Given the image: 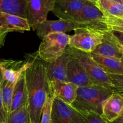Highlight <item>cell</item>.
Here are the masks:
<instances>
[{
  "instance_id": "cell-17",
  "label": "cell",
  "mask_w": 123,
  "mask_h": 123,
  "mask_svg": "<svg viewBox=\"0 0 123 123\" xmlns=\"http://www.w3.org/2000/svg\"><path fill=\"white\" fill-rule=\"evenodd\" d=\"M0 28L9 32L12 31L24 32V31H30L31 28L25 18L0 12Z\"/></svg>"
},
{
  "instance_id": "cell-1",
  "label": "cell",
  "mask_w": 123,
  "mask_h": 123,
  "mask_svg": "<svg viewBox=\"0 0 123 123\" xmlns=\"http://www.w3.org/2000/svg\"><path fill=\"white\" fill-rule=\"evenodd\" d=\"M32 64L25 72L31 123H40L42 109L47 99L52 96L45 64L37 54L31 56Z\"/></svg>"
},
{
  "instance_id": "cell-32",
  "label": "cell",
  "mask_w": 123,
  "mask_h": 123,
  "mask_svg": "<svg viewBox=\"0 0 123 123\" xmlns=\"http://www.w3.org/2000/svg\"><path fill=\"white\" fill-rule=\"evenodd\" d=\"M88 1H91V2H93V3L96 4V3H97V1H98V0H88Z\"/></svg>"
},
{
  "instance_id": "cell-19",
  "label": "cell",
  "mask_w": 123,
  "mask_h": 123,
  "mask_svg": "<svg viewBox=\"0 0 123 123\" xmlns=\"http://www.w3.org/2000/svg\"><path fill=\"white\" fill-rule=\"evenodd\" d=\"M90 54L92 59L108 74H123V64L121 60L104 57L92 53Z\"/></svg>"
},
{
  "instance_id": "cell-22",
  "label": "cell",
  "mask_w": 123,
  "mask_h": 123,
  "mask_svg": "<svg viewBox=\"0 0 123 123\" xmlns=\"http://www.w3.org/2000/svg\"><path fill=\"white\" fill-rule=\"evenodd\" d=\"M17 82H10L2 79L0 80V90L3 101L4 107L7 114H9L10 112L13 92Z\"/></svg>"
},
{
  "instance_id": "cell-10",
  "label": "cell",
  "mask_w": 123,
  "mask_h": 123,
  "mask_svg": "<svg viewBox=\"0 0 123 123\" xmlns=\"http://www.w3.org/2000/svg\"><path fill=\"white\" fill-rule=\"evenodd\" d=\"M32 64L31 56L25 61L0 60V72L2 79L15 83Z\"/></svg>"
},
{
  "instance_id": "cell-34",
  "label": "cell",
  "mask_w": 123,
  "mask_h": 123,
  "mask_svg": "<svg viewBox=\"0 0 123 123\" xmlns=\"http://www.w3.org/2000/svg\"><path fill=\"white\" fill-rule=\"evenodd\" d=\"M2 79V76H1V72H0V80Z\"/></svg>"
},
{
  "instance_id": "cell-18",
  "label": "cell",
  "mask_w": 123,
  "mask_h": 123,
  "mask_svg": "<svg viewBox=\"0 0 123 123\" xmlns=\"http://www.w3.org/2000/svg\"><path fill=\"white\" fill-rule=\"evenodd\" d=\"M26 103H28V97L24 72L14 87L10 113L14 111Z\"/></svg>"
},
{
  "instance_id": "cell-31",
  "label": "cell",
  "mask_w": 123,
  "mask_h": 123,
  "mask_svg": "<svg viewBox=\"0 0 123 123\" xmlns=\"http://www.w3.org/2000/svg\"><path fill=\"white\" fill-rule=\"evenodd\" d=\"M108 123H123V118L120 117L112 122H108Z\"/></svg>"
},
{
  "instance_id": "cell-2",
  "label": "cell",
  "mask_w": 123,
  "mask_h": 123,
  "mask_svg": "<svg viewBox=\"0 0 123 123\" xmlns=\"http://www.w3.org/2000/svg\"><path fill=\"white\" fill-rule=\"evenodd\" d=\"M113 92L109 89L97 85L78 87L76 97L72 105L84 114L94 112L102 115L103 103Z\"/></svg>"
},
{
  "instance_id": "cell-26",
  "label": "cell",
  "mask_w": 123,
  "mask_h": 123,
  "mask_svg": "<svg viewBox=\"0 0 123 123\" xmlns=\"http://www.w3.org/2000/svg\"><path fill=\"white\" fill-rule=\"evenodd\" d=\"M108 75L114 86L113 92L123 97V74H108Z\"/></svg>"
},
{
  "instance_id": "cell-33",
  "label": "cell",
  "mask_w": 123,
  "mask_h": 123,
  "mask_svg": "<svg viewBox=\"0 0 123 123\" xmlns=\"http://www.w3.org/2000/svg\"><path fill=\"white\" fill-rule=\"evenodd\" d=\"M113 1H117V2H121V0H113Z\"/></svg>"
},
{
  "instance_id": "cell-27",
  "label": "cell",
  "mask_w": 123,
  "mask_h": 123,
  "mask_svg": "<svg viewBox=\"0 0 123 123\" xmlns=\"http://www.w3.org/2000/svg\"><path fill=\"white\" fill-rule=\"evenodd\" d=\"M88 123H108V121L102 115L94 112H89L85 114Z\"/></svg>"
},
{
  "instance_id": "cell-9",
  "label": "cell",
  "mask_w": 123,
  "mask_h": 123,
  "mask_svg": "<svg viewBox=\"0 0 123 123\" xmlns=\"http://www.w3.org/2000/svg\"><path fill=\"white\" fill-rule=\"evenodd\" d=\"M55 0H25L26 19L30 26L46 20L48 13L52 12Z\"/></svg>"
},
{
  "instance_id": "cell-40",
  "label": "cell",
  "mask_w": 123,
  "mask_h": 123,
  "mask_svg": "<svg viewBox=\"0 0 123 123\" xmlns=\"http://www.w3.org/2000/svg\"></svg>"
},
{
  "instance_id": "cell-13",
  "label": "cell",
  "mask_w": 123,
  "mask_h": 123,
  "mask_svg": "<svg viewBox=\"0 0 123 123\" xmlns=\"http://www.w3.org/2000/svg\"><path fill=\"white\" fill-rule=\"evenodd\" d=\"M71 55L66 50L65 52L52 62H45L46 74L49 82H68L66 74V66Z\"/></svg>"
},
{
  "instance_id": "cell-23",
  "label": "cell",
  "mask_w": 123,
  "mask_h": 123,
  "mask_svg": "<svg viewBox=\"0 0 123 123\" xmlns=\"http://www.w3.org/2000/svg\"><path fill=\"white\" fill-rule=\"evenodd\" d=\"M7 123H31L28 103L8 114Z\"/></svg>"
},
{
  "instance_id": "cell-38",
  "label": "cell",
  "mask_w": 123,
  "mask_h": 123,
  "mask_svg": "<svg viewBox=\"0 0 123 123\" xmlns=\"http://www.w3.org/2000/svg\"><path fill=\"white\" fill-rule=\"evenodd\" d=\"M121 61H122V63H123V58L121 59Z\"/></svg>"
},
{
  "instance_id": "cell-3",
  "label": "cell",
  "mask_w": 123,
  "mask_h": 123,
  "mask_svg": "<svg viewBox=\"0 0 123 123\" xmlns=\"http://www.w3.org/2000/svg\"><path fill=\"white\" fill-rule=\"evenodd\" d=\"M66 50L79 60L95 85L106 88L113 91L114 86L108 74L92 59L90 54L77 50L69 46Z\"/></svg>"
},
{
  "instance_id": "cell-11",
  "label": "cell",
  "mask_w": 123,
  "mask_h": 123,
  "mask_svg": "<svg viewBox=\"0 0 123 123\" xmlns=\"http://www.w3.org/2000/svg\"><path fill=\"white\" fill-rule=\"evenodd\" d=\"M66 74L68 82L72 83L77 87L95 85L79 60L72 55L66 66Z\"/></svg>"
},
{
  "instance_id": "cell-15",
  "label": "cell",
  "mask_w": 123,
  "mask_h": 123,
  "mask_svg": "<svg viewBox=\"0 0 123 123\" xmlns=\"http://www.w3.org/2000/svg\"><path fill=\"white\" fill-rule=\"evenodd\" d=\"M123 111V97L113 92L102 106V117L108 122H112L121 117Z\"/></svg>"
},
{
  "instance_id": "cell-24",
  "label": "cell",
  "mask_w": 123,
  "mask_h": 123,
  "mask_svg": "<svg viewBox=\"0 0 123 123\" xmlns=\"http://www.w3.org/2000/svg\"><path fill=\"white\" fill-rule=\"evenodd\" d=\"M105 14V22L108 25L110 30L120 31L123 32V19L121 18L112 16L108 14Z\"/></svg>"
},
{
  "instance_id": "cell-16",
  "label": "cell",
  "mask_w": 123,
  "mask_h": 123,
  "mask_svg": "<svg viewBox=\"0 0 123 123\" xmlns=\"http://www.w3.org/2000/svg\"><path fill=\"white\" fill-rule=\"evenodd\" d=\"M50 83L52 97L67 104L72 105L76 97V86L69 82H53Z\"/></svg>"
},
{
  "instance_id": "cell-14",
  "label": "cell",
  "mask_w": 123,
  "mask_h": 123,
  "mask_svg": "<svg viewBox=\"0 0 123 123\" xmlns=\"http://www.w3.org/2000/svg\"><path fill=\"white\" fill-rule=\"evenodd\" d=\"M92 54L118 60L123 58L121 46L114 39L110 30L103 32L102 43L95 49Z\"/></svg>"
},
{
  "instance_id": "cell-39",
  "label": "cell",
  "mask_w": 123,
  "mask_h": 123,
  "mask_svg": "<svg viewBox=\"0 0 123 123\" xmlns=\"http://www.w3.org/2000/svg\"></svg>"
},
{
  "instance_id": "cell-7",
  "label": "cell",
  "mask_w": 123,
  "mask_h": 123,
  "mask_svg": "<svg viewBox=\"0 0 123 123\" xmlns=\"http://www.w3.org/2000/svg\"><path fill=\"white\" fill-rule=\"evenodd\" d=\"M52 120L53 123H88L85 114L77 110L72 105L54 97Z\"/></svg>"
},
{
  "instance_id": "cell-21",
  "label": "cell",
  "mask_w": 123,
  "mask_h": 123,
  "mask_svg": "<svg viewBox=\"0 0 123 123\" xmlns=\"http://www.w3.org/2000/svg\"><path fill=\"white\" fill-rule=\"evenodd\" d=\"M96 5L106 14L123 18V4L113 0H98Z\"/></svg>"
},
{
  "instance_id": "cell-20",
  "label": "cell",
  "mask_w": 123,
  "mask_h": 123,
  "mask_svg": "<svg viewBox=\"0 0 123 123\" xmlns=\"http://www.w3.org/2000/svg\"><path fill=\"white\" fill-rule=\"evenodd\" d=\"M0 12L26 19L25 0H0Z\"/></svg>"
},
{
  "instance_id": "cell-5",
  "label": "cell",
  "mask_w": 123,
  "mask_h": 123,
  "mask_svg": "<svg viewBox=\"0 0 123 123\" xmlns=\"http://www.w3.org/2000/svg\"><path fill=\"white\" fill-rule=\"evenodd\" d=\"M74 34L69 36L68 46L77 50L90 54L102 43L104 31L81 27L74 30Z\"/></svg>"
},
{
  "instance_id": "cell-8",
  "label": "cell",
  "mask_w": 123,
  "mask_h": 123,
  "mask_svg": "<svg viewBox=\"0 0 123 123\" xmlns=\"http://www.w3.org/2000/svg\"><path fill=\"white\" fill-rule=\"evenodd\" d=\"M81 27L87 28V26L75 21L59 19L56 20L46 19L31 28L34 31H36L37 36L40 39H42L49 34L59 32L66 33V32L74 31Z\"/></svg>"
},
{
  "instance_id": "cell-28",
  "label": "cell",
  "mask_w": 123,
  "mask_h": 123,
  "mask_svg": "<svg viewBox=\"0 0 123 123\" xmlns=\"http://www.w3.org/2000/svg\"><path fill=\"white\" fill-rule=\"evenodd\" d=\"M7 116H8V114H7L4 109L1 90H0V123H7Z\"/></svg>"
},
{
  "instance_id": "cell-25",
  "label": "cell",
  "mask_w": 123,
  "mask_h": 123,
  "mask_svg": "<svg viewBox=\"0 0 123 123\" xmlns=\"http://www.w3.org/2000/svg\"><path fill=\"white\" fill-rule=\"evenodd\" d=\"M53 97L48 98L42 109V117L40 123H53L52 120V108Z\"/></svg>"
},
{
  "instance_id": "cell-30",
  "label": "cell",
  "mask_w": 123,
  "mask_h": 123,
  "mask_svg": "<svg viewBox=\"0 0 123 123\" xmlns=\"http://www.w3.org/2000/svg\"><path fill=\"white\" fill-rule=\"evenodd\" d=\"M8 32H9L6 31V30L0 28V48L3 46L4 44L6 36Z\"/></svg>"
},
{
  "instance_id": "cell-37",
  "label": "cell",
  "mask_w": 123,
  "mask_h": 123,
  "mask_svg": "<svg viewBox=\"0 0 123 123\" xmlns=\"http://www.w3.org/2000/svg\"><path fill=\"white\" fill-rule=\"evenodd\" d=\"M121 3L123 4V0H121Z\"/></svg>"
},
{
  "instance_id": "cell-36",
  "label": "cell",
  "mask_w": 123,
  "mask_h": 123,
  "mask_svg": "<svg viewBox=\"0 0 123 123\" xmlns=\"http://www.w3.org/2000/svg\"><path fill=\"white\" fill-rule=\"evenodd\" d=\"M121 117H122V118H123V113H122V115H121Z\"/></svg>"
},
{
  "instance_id": "cell-35",
  "label": "cell",
  "mask_w": 123,
  "mask_h": 123,
  "mask_svg": "<svg viewBox=\"0 0 123 123\" xmlns=\"http://www.w3.org/2000/svg\"><path fill=\"white\" fill-rule=\"evenodd\" d=\"M121 50H122V52H123V47L121 46Z\"/></svg>"
},
{
  "instance_id": "cell-29",
  "label": "cell",
  "mask_w": 123,
  "mask_h": 123,
  "mask_svg": "<svg viewBox=\"0 0 123 123\" xmlns=\"http://www.w3.org/2000/svg\"><path fill=\"white\" fill-rule=\"evenodd\" d=\"M114 39L120 44V46L123 48V32L111 30Z\"/></svg>"
},
{
  "instance_id": "cell-6",
  "label": "cell",
  "mask_w": 123,
  "mask_h": 123,
  "mask_svg": "<svg viewBox=\"0 0 123 123\" xmlns=\"http://www.w3.org/2000/svg\"><path fill=\"white\" fill-rule=\"evenodd\" d=\"M105 14L96 4L88 0H86L74 21L83 24L87 28L99 31L109 30L108 25L105 22Z\"/></svg>"
},
{
  "instance_id": "cell-12",
  "label": "cell",
  "mask_w": 123,
  "mask_h": 123,
  "mask_svg": "<svg viewBox=\"0 0 123 123\" xmlns=\"http://www.w3.org/2000/svg\"><path fill=\"white\" fill-rule=\"evenodd\" d=\"M86 0H55L52 12L60 19L74 21Z\"/></svg>"
},
{
  "instance_id": "cell-4",
  "label": "cell",
  "mask_w": 123,
  "mask_h": 123,
  "mask_svg": "<svg viewBox=\"0 0 123 123\" xmlns=\"http://www.w3.org/2000/svg\"><path fill=\"white\" fill-rule=\"evenodd\" d=\"M69 44V35L63 32L51 33L42 39L37 54L45 62H52L66 51Z\"/></svg>"
}]
</instances>
